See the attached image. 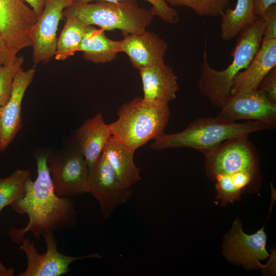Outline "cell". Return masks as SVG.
Returning <instances> with one entry per match:
<instances>
[{
    "mask_svg": "<svg viewBox=\"0 0 276 276\" xmlns=\"http://www.w3.org/2000/svg\"><path fill=\"white\" fill-rule=\"evenodd\" d=\"M262 17L265 26L263 40L276 39V4L270 6Z\"/></svg>",
    "mask_w": 276,
    "mask_h": 276,
    "instance_id": "obj_26",
    "label": "cell"
},
{
    "mask_svg": "<svg viewBox=\"0 0 276 276\" xmlns=\"http://www.w3.org/2000/svg\"><path fill=\"white\" fill-rule=\"evenodd\" d=\"M221 39L230 41L257 18L252 0H237L234 9L226 8L222 14Z\"/></svg>",
    "mask_w": 276,
    "mask_h": 276,
    "instance_id": "obj_20",
    "label": "cell"
},
{
    "mask_svg": "<svg viewBox=\"0 0 276 276\" xmlns=\"http://www.w3.org/2000/svg\"><path fill=\"white\" fill-rule=\"evenodd\" d=\"M46 244L44 253L39 254L33 242L24 238L19 247L27 259L26 269L19 273L18 276H59L70 271L69 265L73 262L87 258H101L99 254H93L82 257L63 255L57 250V244L52 232L42 235Z\"/></svg>",
    "mask_w": 276,
    "mask_h": 276,
    "instance_id": "obj_8",
    "label": "cell"
},
{
    "mask_svg": "<svg viewBox=\"0 0 276 276\" xmlns=\"http://www.w3.org/2000/svg\"><path fill=\"white\" fill-rule=\"evenodd\" d=\"M78 51L83 53L84 58L87 61L104 63L116 58L121 52V42L108 38L103 30L88 26Z\"/></svg>",
    "mask_w": 276,
    "mask_h": 276,
    "instance_id": "obj_19",
    "label": "cell"
},
{
    "mask_svg": "<svg viewBox=\"0 0 276 276\" xmlns=\"http://www.w3.org/2000/svg\"><path fill=\"white\" fill-rule=\"evenodd\" d=\"M34 67L16 73L8 101L0 107V152H3L22 128L21 103L35 74Z\"/></svg>",
    "mask_w": 276,
    "mask_h": 276,
    "instance_id": "obj_13",
    "label": "cell"
},
{
    "mask_svg": "<svg viewBox=\"0 0 276 276\" xmlns=\"http://www.w3.org/2000/svg\"><path fill=\"white\" fill-rule=\"evenodd\" d=\"M27 2L38 16L41 13L47 0H22Z\"/></svg>",
    "mask_w": 276,
    "mask_h": 276,
    "instance_id": "obj_30",
    "label": "cell"
},
{
    "mask_svg": "<svg viewBox=\"0 0 276 276\" xmlns=\"http://www.w3.org/2000/svg\"><path fill=\"white\" fill-rule=\"evenodd\" d=\"M267 236L264 226L252 235L244 233L241 222L235 221L232 228L226 237L224 251L230 261L246 268H263L260 261L269 257L266 245Z\"/></svg>",
    "mask_w": 276,
    "mask_h": 276,
    "instance_id": "obj_10",
    "label": "cell"
},
{
    "mask_svg": "<svg viewBox=\"0 0 276 276\" xmlns=\"http://www.w3.org/2000/svg\"><path fill=\"white\" fill-rule=\"evenodd\" d=\"M144 96L149 102L168 103L174 100L178 90L177 77L173 69L164 64L139 70Z\"/></svg>",
    "mask_w": 276,
    "mask_h": 276,
    "instance_id": "obj_17",
    "label": "cell"
},
{
    "mask_svg": "<svg viewBox=\"0 0 276 276\" xmlns=\"http://www.w3.org/2000/svg\"><path fill=\"white\" fill-rule=\"evenodd\" d=\"M266 129H268L266 125L256 121L237 123L218 116L203 117L191 122L179 132L164 133L154 140L151 147L155 150L190 148L203 153L226 140L249 135Z\"/></svg>",
    "mask_w": 276,
    "mask_h": 276,
    "instance_id": "obj_3",
    "label": "cell"
},
{
    "mask_svg": "<svg viewBox=\"0 0 276 276\" xmlns=\"http://www.w3.org/2000/svg\"><path fill=\"white\" fill-rule=\"evenodd\" d=\"M121 52L128 56L133 66L137 69L165 63L167 43L152 32L124 35Z\"/></svg>",
    "mask_w": 276,
    "mask_h": 276,
    "instance_id": "obj_14",
    "label": "cell"
},
{
    "mask_svg": "<svg viewBox=\"0 0 276 276\" xmlns=\"http://www.w3.org/2000/svg\"><path fill=\"white\" fill-rule=\"evenodd\" d=\"M256 14L262 16L265 11L271 5L276 4V0H252Z\"/></svg>",
    "mask_w": 276,
    "mask_h": 276,
    "instance_id": "obj_29",
    "label": "cell"
},
{
    "mask_svg": "<svg viewBox=\"0 0 276 276\" xmlns=\"http://www.w3.org/2000/svg\"><path fill=\"white\" fill-rule=\"evenodd\" d=\"M134 151L111 135L102 153L113 169L121 188L125 190H130L141 179L140 169L133 161Z\"/></svg>",
    "mask_w": 276,
    "mask_h": 276,
    "instance_id": "obj_18",
    "label": "cell"
},
{
    "mask_svg": "<svg viewBox=\"0 0 276 276\" xmlns=\"http://www.w3.org/2000/svg\"><path fill=\"white\" fill-rule=\"evenodd\" d=\"M14 274L15 270L13 268L6 267L0 262V276H13Z\"/></svg>",
    "mask_w": 276,
    "mask_h": 276,
    "instance_id": "obj_31",
    "label": "cell"
},
{
    "mask_svg": "<svg viewBox=\"0 0 276 276\" xmlns=\"http://www.w3.org/2000/svg\"><path fill=\"white\" fill-rule=\"evenodd\" d=\"M31 178L26 169H18L6 177L0 178V213L8 205L21 199L27 181Z\"/></svg>",
    "mask_w": 276,
    "mask_h": 276,
    "instance_id": "obj_22",
    "label": "cell"
},
{
    "mask_svg": "<svg viewBox=\"0 0 276 276\" xmlns=\"http://www.w3.org/2000/svg\"><path fill=\"white\" fill-rule=\"evenodd\" d=\"M276 66V39L262 40L260 48L246 68L234 78L231 96L255 90L266 75Z\"/></svg>",
    "mask_w": 276,
    "mask_h": 276,
    "instance_id": "obj_16",
    "label": "cell"
},
{
    "mask_svg": "<svg viewBox=\"0 0 276 276\" xmlns=\"http://www.w3.org/2000/svg\"><path fill=\"white\" fill-rule=\"evenodd\" d=\"M172 6H185L199 16H220L229 5V0H164Z\"/></svg>",
    "mask_w": 276,
    "mask_h": 276,
    "instance_id": "obj_23",
    "label": "cell"
},
{
    "mask_svg": "<svg viewBox=\"0 0 276 276\" xmlns=\"http://www.w3.org/2000/svg\"><path fill=\"white\" fill-rule=\"evenodd\" d=\"M73 1L90 3L91 2L104 1L117 2L124 0H72ZM150 3L152 7L151 10L154 15H157L165 21L170 24H176L179 20V15L177 11L170 7L164 0H146Z\"/></svg>",
    "mask_w": 276,
    "mask_h": 276,
    "instance_id": "obj_25",
    "label": "cell"
},
{
    "mask_svg": "<svg viewBox=\"0 0 276 276\" xmlns=\"http://www.w3.org/2000/svg\"><path fill=\"white\" fill-rule=\"evenodd\" d=\"M48 153L36 155L37 177L26 182L24 197L12 203L13 210L27 214L29 221L21 228L11 227L8 235L11 240L20 244L25 235L32 232L36 238L47 233L72 227L78 213L71 197L58 196L54 190L47 162Z\"/></svg>",
    "mask_w": 276,
    "mask_h": 276,
    "instance_id": "obj_1",
    "label": "cell"
},
{
    "mask_svg": "<svg viewBox=\"0 0 276 276\" xmlns=\"http://www.w3.org/2000/svg\"><path fill=\"white\" fill-rule=\"evenodd\" d=\"M0 214H1V213H0ZM0 234H1V229H0Z\"/></svg>",
    "mask_w": 276,
    "mask_h": 276,
    "instance_id": "obj_32",
    "label": "cell"
},
{
    "mask_svg": "<svg viewBox=\"0 0 276 276\" xmlns=\"http://www.w3.org/2000/svg\"><path fill=\"white\" fill-rule=\"evenodd\" d=\"M16 57L17 54L8 47L0 32V65L12 63Z\"/></svg>",
    "mask_w": 276,
    "mask_h": 276,
    "instance_id": "obj_28",
    "label": "cell"
},
{
    "mask_svg": "<svg viewBox=\"0 0 276 276\" xmlns=\"http://www.w3.org/2000/svg\"><path fill=\"white\" fill-rule=\"evenodd\" d=\"M88 193L99 202L104 218L132 194L131 190L121 188L113 169L103 154L96 167L89 172Z\"/></svg>",
    "mask_w": 276,
    "mask_h": 276,
    "instance_id": "obj_12",
    "label": "cell"
},
{
    "mask_svg": "<svg viewBox=\"0 0 276 276\" xmlns=\"http://www.w3.org/2000/svg\"><path fill=\"white\" fill-rule=\"evenodd\" d=\"M24 61V56H17L12 63L0 65V107L9 99L14 76Z\"/></svg>",
    "mask_w": 276,
    "mask_h": 276,
    "instance_id": "obj_24",
    "label": "cell"
},
{
    "mask_svg": "<svg viewBox=\"0 0 276 276\" xmlns=\"http://www.w3.org/2000/svg\"><path fill=\"white\" fill-rule=\"evenodd\" d=\"M264 30L263 18L258 16L254 22L238 34L232 54L233 61L221 71L216 70L209 64L205 43L198 88L200 93L214 106L221 109L231 98L232 82L236 76L247 67L259 51Z\"/></svg>",
    "mask_w": 276,
    "mask_h": 276,
    "instance_id": "obj_2",
    "label": "cell"
},
{
    "mask_svg": "<svg viewBox=\"0 0 276 276\" xmlns=\"http://www.w3.org/2000/svg\"><path fill=\"white\" fill-rule=\"evenodd\" d=\"M249 135L226 140L203 154L207 175L214 180L219 175H230L238 172L256 174L257 154Z\"/></svg>",
    "mask_w": 276,
    "mask_h": 276,
    "instance_id": "obj_7",
    "label": "cell"
},
{
    "mask_svg": "<svg viewBox=\"0 0 276 276\" xmlns=\"http://www.w3.org/2000/svg\"><path fill=\"white\" fill-rule=\"evenodd\" d=\"M218 116L233 121H259L266 125L268 129H272L276 126V103L270 101L266 95L258 88L231 96Z\"/></svg>",
    "mask_w": 276,
    "mask_h": 276,
    "instance_id": "obj_11",
    "label": "cell"
},
{
    "mask_svg": "<svg viewBox=\"0 0 276 276\" xmlns=\"http://www.w3.org/2000/svg\"><path fill=\"white\" fill-rule=\"evenodd\" d=\"M72 2V0H47L31 31L32 60L35 65L48 63L54 57L58 26L63 17L64 10Z\"/></svg>",
    "mask_w": 276,
    "mask_h": 276,
    "instance_id": "obj_9",
    "label": "cell"
},
{
    "mask_svg": "<svg viewBox=\"0 0 276 276\" xmlns=\"http://www.w3.org/2000/svg\"><path fill=\"white\" fill-rule=\"evenodd\" d=\"M258 89L266 95L270 101L276 103V67L271 70L263 78Z\"/></svg>",
    "mask_w": 276,
    "mask_h": 276,
    "instance_id": "obj_27",
    "label": "cell"
},
{
    "mask_svg": "<svg viewBox=\"0 0 276 276\" xmlns=\"http://www.w3.org/2000/svg\"><path fill=\"white\" fill-rule=\"evenodd\" d=\"M88 26L74 17L66 18L63 28L57 39L54 56L55 59L64 60L78 51Z\"/></svg>",
    "mask_w": 276,
    "mask_h": 276,
    "instance_id": "obj_21",
    "label": "cell"
},
{
    "mask_svg": "<svg viewBox=\"0 0 276 276\" xmlns=\"http://www.w3.org/2000/svg\"><path fill=\"white\" fill-rule=\"evenodd\" d=\"M154 15L151 9L140 7L133 0L98 1L94 3L73 1L63 12L65 18L74 17L104 31L118 29L123 35L144 32Z\"/></svg>",
    "mask_w": 276,
    "mask_h": 276,
    "instance_id": "obj_4",
    "label": "cell"
},
{
    "mask_svg": "<svg viewBox=\"0 0 276 276\" xmlns=\"http://www.w3.org/2000/svg\"><path fill=\"white\" fill-rule=\"evenodd\" d=\"M47 162L58 196L71 197L88 193L89 170L83 155L72 143L48 153Z\"/></svg>",
    "mask_w": 276,
    "mask_h": 276,
    "instance_id": "obj_6",
    "label": "cell"
},
{
    "mask_svg": "<svg viewBox=\"0 0 276 276\" xmlns=\"http://www.w3.org/2000/svg\"><path fill=\"white\" fill-rule=\"evenodd\" d=\"M111 136L108 124L101 113L87 119L74 135L70 142L83 155L89 172L98 164Z\"/></svg>",
    "mask_w": 276,
    "mask_h": 276,
    "instance_id": "obj_15",
    "label": "cell"
},
{
    "mask_svg": "<svg viewBox=\"0 0 276 276\" xmlns=\"http://www.w3.org/2000/svg\"><path fill=\"white\" fill-rule=\"evenodd\" d=\"M118 119L108 124L111 135L135 151L164 133L170 118L168 103L135 97L119 108Z\"/></svg>",
    "mask_w": 276,
    "mask_h": 276,
    "instance_id": "obj_5",
    "label": "cell"
}]
</instances>
